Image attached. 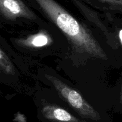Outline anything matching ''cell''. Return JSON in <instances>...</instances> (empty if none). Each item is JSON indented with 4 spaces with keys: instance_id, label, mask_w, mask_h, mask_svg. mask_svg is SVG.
Returning a JSON list of instances; mask_svg holds the SVG:
<instances>
[{
    "instance_id": "6da1fadb",
    "label": "cell",
    "mask_w": 122,
    "mask_h": 122,
    "mask_svg": "<svg viewBox=\"0 0 122 122\" xmlns=\"http://www.w3.org/2000/svg\"><path fill=\"white\" fill-rule=\"evenodd\" d=\"M81 54L107 60V55L91 33L54 0H34Z\"/></svg>"
},
{
    "instance_id": "7a4b0ae2",
    "label": "cell",
    "mask_w": 122,
    "mask_h": 122,
    "mask_svg": "<svg viewBox=\"0 0 122 122\" xmlns=\"http://www.w3.org/2000/svg\"><path fill=\"white\" fill-rule=\"evenodd\" d=\"M45 77L53 85L61 97L75 110L80 116L94 121H98L101 119L100 115L96 110L94 109L77 91L54 76L46 75Z\"/></svg>"
},
{
    "instance_id": "3957f363",
    "label": "cell",
    "mask_w": 122,
    "mask_h": 122,
    "mask_svg": "<svg viewBox=\"0 0 122 122\" xmlns=\"http://www.w3.org/2000/svg\"><path fill=\"white\" fill-rule=\"evenodd\" d=\"M0 11L4 17L8 20L23 17L33 19L34 13L21 0H0Z\"/></svg>"
},
{
    "instance_id": "277c9868",
    "label": "cell",
    "mask_w": 122,
    "mask_h": 122,
    "mask_svg": "<svg viewBox=\"0 0 122 122\" xmlns=\"http://www.w3.org/2000/svg\"><path fill=\"white\" fill-rule=\"evenodd\" d=\"M41 112L45 119L51 122H86L56 105L45 104L42 107Z\"/></svg>"
},
{
    "instance_id": "5b68a950",
    "label": "cell",
    "mask_w": 122,
    "mask_h": 122,
    "mask_svg": "<svg viewBox=\"0 0 122 122\" xmlns=\"http://www.w3.org/2000/svg\"><path fill=\"white\" fill-rule=\"evenodd\" d=\"M51 42V39L46 32H41L30 36L21 43L26 46L32 47H42L46 46Z\"/></svg>"
},
{
    "instance_id": "8992f818",
    "label": "cell",
    "mask_w": 122,
    "mask_h": 122,
    "mask_svg": "<svg viewBox=\"0 0 122 122\" xmlns=\"http://www.w3.org/2000/svg\"><path fill=\"white\" fill-rule=\"evenodd\" d=\"M0 67L1 70L6 75H13L14 74V66L2 49L0 50Z\"/></svg>"
},
{
    "instance_id": "52a82bcc",
    "label": "cell",
    "mask_w": 122,
    "mask_h": 122,
    "mask_svg": "<svg viewBox=\"0 0 122 122\" xmlns=\"http://www.w3.org/2000/svg\"><path fill=\"white\" fill-rule=\"evenodd\" d=\"M102 4L107 5L110 8L119 11L122 13V0H98Z\"/></svg>"
},
{
    "instance_id": "ba28073f",
    "label": "cell",
    "mask_w": 122,
    "mask_h": 122,
    "mask_svg": "<svg viewBox=\"0 0 122 122\" xmlns=\"http://www.w3.org/2000/svg\"><path fill=\"white\" fill-rule=\"evenodd\" d=\"M119 36H120V41H121V42L122 44V30H121L120 31V32H119Z\"/></svg>"
},
{
    "instance_id": "9c48e42d",
    "label": "cell",
    "mask_w": 122,
    "mask_h": 122,
    "mask_svg": "<svg viewBox=\"0 0 122 122\" xmlns=\"http://www.w3.org/2000/svg\"><path fill=\"white\" fill-rule=\"evenodd\" d=\"M120 102H121V103L122 104V90H121V95H120Z\"/></svg>"
}]
</instances>
